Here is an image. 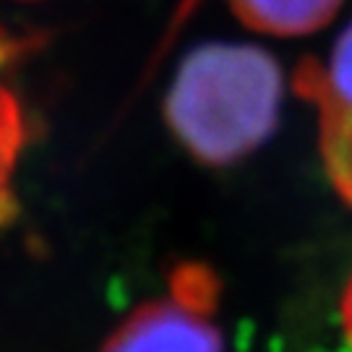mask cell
<instances>
[{
  "label": "cell",
  "mask_w": 352,
  "mask_h": 352,
  "mask_svg": "<svg viewBox=\"0 0 352 352\" xmlns=\"http://www.w3.org/2000/svg\"><path fill=\"white\" fill-rule=\"evenodd\" d=\"M282 71L253 45H204L183 60L167 94V123L206 164H230L277 126Z\"/></svg>",
  "instance_id": "1"
},
{
  "label": "cell",
  "mask_w": 352,
  "mask_h": 352,
  "mask_svg": "<svg viewBox=\"0 0 352 352\" xmlns=\"http://www.w3.org/2000/svg\"><path fill=\"white\" fill-rule=\"evenodd\" d=\"M217 279L206 266L175 269L170 292L136 308L110 334L102 352H222L212 321Z\"/></svg>",
  "instance_id": "2"
},
{
  "label": "cell",
  "mask_w": 352,
  "mask_h": 352,
  "mask_svg": "<svg viewBox=\"0 0 352 352\" xmlns=\"http://www.w3.org/2000/svg\"><path fill=\"white\" fill-rule=\"evenodd\" d=\"M295 91L318 107L324 170L337 196L352 206V21L337 39L327 65L300 63Z\"/></svg>",
  "instance_id": "3"
},
{
  "label": "cell",
  "mask_w": 352,
  "mask_h": 352,
  "mask_svg": "<svg viewBox=\"0 0 352 352\" xmlns=\"http://www.w3.org/2000/svg\"><path fill=\"white\" fill-rule=\"evenodd\" d=\"M344 0H227L243 24L274 37L314 34L334 19Z\"/></svg>",
  "instance_id": "4"
},
{
  "label": "cell",
  "mask_w": 352,
  "mask_h": 352,
  "mask_svg": "<svg viewBox=\"0 0 352 352\" xmlns=\"http://www.w3.org/2000/svg\"><path fill=\"white\" fill-rule=\"evenodd\" d=\"M24 144V118L19 102L6 87H0V225L13 212V170Z\"/></svg>",
  "instance_id": "5"
},
{
  "label": "cell",
  "mask_w": 352,
  "mask_h": 352,
  "mask_svg": "<svg viewBox=\"0 0 352 352\" xmlns=\"http://www.w3.org/2000/svg\"><path fill=\"white\" fill-rule=\"evenodd\" d=\"M340 314H342V331H344V340H347V347L352 352V277L344 287V295H342V305H340Z\"/></svg>",
  "instance_id": "6"
}]
</instances>
